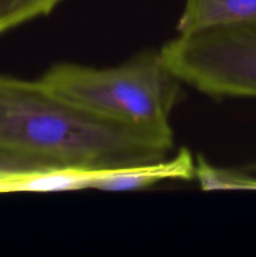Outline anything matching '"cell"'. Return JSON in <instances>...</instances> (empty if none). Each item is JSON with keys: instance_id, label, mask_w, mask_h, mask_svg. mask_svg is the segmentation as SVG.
Segmentation results:
<instances>
[{"instance_id": "obj_5", "label": "cell", "mask_w": 256, "mask_h": 257, "mask_svg": "<svg viewBox=\"0 0 256 257\" xmlns=\"http://www.w3.org/2000/svg\"><path fill=\"white\" fill-rule=\"evenodd\" d=\"M237 24L256 25V0H185L177 33Z\"/></svg>"}, {"instance_id": "obj_4", "label": "cell", "mask_w": 256, "mask_h": 257, "mask_svg": "<svg viewBox=\"0 0 256 257\" xmlns=\"http://www.w3.org/2000/svg\"><path fill=\"white\" fill-rule=\"evenodd\" d=\"M196 161L191 152L182 148L175 157L125 167L102 168L93 190L135 191L168 180L187 181L195 178Z\"/></svg>"}, {"instance_id": "obj_9", "label": "cell", "mask_w": 256, "mask_h": 257, "mask_svg": "<svg viewBox=\"0 0 256 257\" xmlns=\"http://www.w3.org/2000/svg\"><path fill=\"white\" fill-rule=\"evenodd\" d=\"M2 170H3V162L2 160H0V173H2Z\"/></svg>"}, {"instance_id": "obj_6", "label": "cell", "mask_w": 256, "mask_h": 257, "mask_svg": "<svg viewBox=\"0 0 256 257\" xmlns=\"http://www.w3.org/2000/svg\"><path fill=\"white\" fill-rule=\"evenodd\" d=\"M195 178L205 191L256 190V177L242 171L216 167L202 157L196 160Z\"/></svg>"}, {"instance_id": "obj_7", "label": "cell", "mask_w": 256, "mask_h": 257, "mask_svg": "<svg viewBox=\"0 0 256 257\" xmlns=\"http://www.w3.org/2000/svg\"><path fill=\"white\" fill-rule=\"evenodd\" d=\"M62 0H0V34L35 18L45 17Z\"/></svg>"}, {"instance_id": "obj_2", "label": "cell", "mask_w": 256, "mask_h": 257, "mask_svg": "<svg viewBox=\"0 0 256 257\" xmlns=\"http://www.w3.org/2000/svg\"><path fill=\"white\" fill-rule=\"evenodd\" d=\"M39 79L98 117L153 130L171 128L170 115L182 90V83L160 50H145L123 64L108 68L59 63Z\"/></svg>"}, {"instance_id": "obj_3", "label": "cell", "mask_w": 256, "mask_h": 257, "mask_svg": "<svg viewBox=\"0 0 256 257\" xmlns=\"http://www.w3.org/2000/svg\"><path fill=\"white\" fill-rule=\"evenodd\" d=\"M181 83L215 98H256V25L177 33L160 49Z\"/></svg>"}, {"instance_id": "obj_8", "label": "cell", "mask_w": 256, "mask_h": 257, "mask_svg": "<svg viewBox=\"0 0 256 257\" xmlns=\"http://www.w3.org/2000/svg\"><path fill=\"white\" fill-rule=\"evenodd\" d=\"M250 171H253V172H256V165L253 166V167H251V168H250Z\"/></svg>"}, {"instance_id": "obj_1", "label": "cell", "mask_w": 256, "mask_h": 257, "mask_svg": "<svg viewBox=\"0 0 256 257\" xmlns=\"http://www.w3.org/2000/svg\"><path fill=\"white\" fill-rule=\"evenodd\" d=\"M172 128L112 122L44 85L0 75V151L45 167L114 168L167 157Z\"/></svg>"}]
</instances>
